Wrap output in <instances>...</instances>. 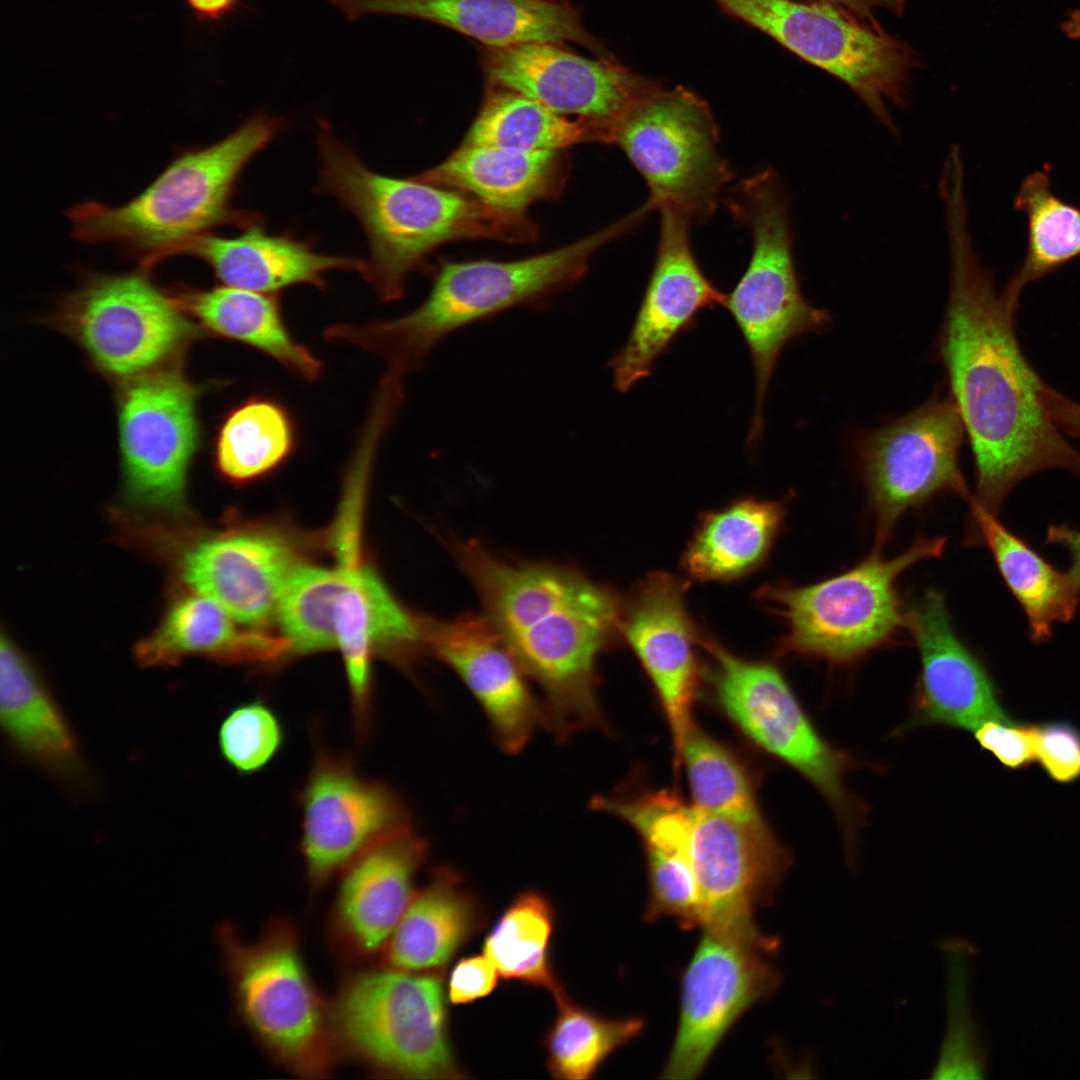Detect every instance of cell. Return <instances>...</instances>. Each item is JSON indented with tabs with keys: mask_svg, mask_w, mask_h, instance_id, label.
<instances>
[{
	"mask_svg": "<svg viewBox=\"0 0 1080 1080\" xmlns=\"http://www.w3.org/2000/svg\"><path fill=\"white\" fill-rule=\"evenodd\" d=\"M276 616L290 652L340 650L360 740L371 730L374 652L406 660L425 650L422 617L410 613L362 564L301 565L281 595Z\"/></svg>",
	"mask_w": 1080,
	"mask_h": 1080,
	"instance_id": "obj_6",
	"label": "cell"
},
{
	"mask_svg": "<svg viewBox=\"0 0 1080 1080\" xmlns=\"http://www.w3.org/2000/svg\"><path fill=\"white\" fill-rule=\"evenodd\" d=\"M171 296L209 334L252 347L306 382L320 378L321 360L290 332L277 294L223 285Z\"/></svg>",
	"mask_w": 1080,
	"mask_h": 1080,
	"instance_id": "obj_31",
	"label": "cell"
},
{
	"mask_svg": "<svg viewBox=\"0 0 1080 1080\" xmlns=\"http://www.w3.org/2000/svg\"><path fill=\"white\" fill-rule=\"evenodd\" d=\"M214 936L238 1021L287 1072L329 1077L339 1059L329 1004L310 977L296 925L274 917L255 940H247L225 922Z\"/></svg>",
	"mask_w": 1080,
	"mask_h": 1080,
	"instance_id": "obj_7",
	"label": "cell"
},
{
	"mask_svg": "<svg viewBox=\"0 0 1080 1080\" xmlns=\"http://www.w3.org/2000/svg\"><path fill=\"white\" fill-rule=\"evenodd\" d=\"M582 143L609 144V139L587 120L571 119L518 92L487 85L461 144L543 151L565 150Z\"/></svg>",
	"mask_w": 1080,
	"mask_h": 1080,
	"instance_id": "obj_36",
	"label": "cell"
},
{
	"mask_svg": "<svg viewBox=\"0 0 1080 1080\" xmlns=\"http://www.w3.org/2000/svg\"><path fill=\"white\" fill-rule=\"evenodd\" d=\"M296 446L288 410L271 398L254 396L233 407L214 442L217 472L232 483L259 479L283 464Z\"/></svg>",
	"mask_w": 1080,
	"mask_h": 1080,
	"instance_id": "obj_37",
	"label": "cell"
},
{
	"mask_svg": "<svg viewBox=\"0 0 1080 1080\" xmlns=\"http://www.w3.org/2000/svg\"><path fill=\"white\" fill-rule=\"evenodd\" d=\"M449 547L484 615L539 687L543 725L554 738L609 732L597 663L620 638L622 599L574 568L506 559L474 539H452Z\"/></svg>",
	"mask_w": 1080,
	"mask_h": 1080,
	"instance_id": "obj_2",
	"label": "cell"
},
{
	"mask_svg": "<svg viewBox=\"0 0 1080 1080\" xmlns=\"http://www.w3.org/2000/svg\"><path fill=\"white\" fill-rule=\"evenodd\" d=\"M349 19L392 14L429 21L485 47L527 42H572L599 58H613L585 28L567 0H329Z\"/></svg>",
	"mask_w": 1080,
	"mask_h": 1080,
	"instance_id": "obj_27",
	"label": "cell"
},
{
	"mask_svg": "<svg viewBox=\"0 0 1080 1080\" xmlns=\"http://www.w3.org/2000/svg\"><path fill=\"white\" fill-rule=\"evenodd\" d=\"M613 144L644 178L654 209L668 206L691 224L711 218L733 179L710 107L683 87H661L640 100Z\"/></svg>",
	"mask_w": 1080,
	"mask_h": 1080,
	"instance_id": "obj_14",
	"label": "cell"
},
{
	"mask_svg": "<svg viewBox=\"0 0 1080 1080\" xmlns=\"http://www.w3.org/2000/svg\"><path fill=\"white\" fill-rule=\"evenodd\" d=\"M484 921L482 906L460 873L438 867L416 889L380 956L381 965L440 975Z\"/></svg>",
	"mask_w": 1080,
	"mask_h": 1080,
	"instance_id": "obj_30",
	"label": "cell"
},
{
	"mask_svg": "<svg viewBox=\"0 0 1080 1080\" xmlns=\"http://www.w3.org/2000/svg\"><path fill=\"white\" fill-rule=\"evenodd\" d=\"M726 205L751 235L748 266L726 294L723 306L749 349L755 379L754 412L747 447L755 448L764 427L763 404L782 350L795 339L822 332L830 315L803 297L792 253L788 199L772 168L742 179Z\"/></svg>",
	"mask_w": 1080,
	"mask_h": 1080,
	"instance_id": "obj_9",
	"label": "cell"
},
{
	"mask_svg": "<svg viewBox=\"0 0 1080 1080\" xmlns=\"http://www.w3.org/2000/svg\"><path fill=\"white\" fill-rule=\"evenodd\" d=\"M1046 543L1061 546L1068 552L1071 561L1068 572L1080 585V531L1065 524L1050 526Z\"/></svg>",
	"mask_w": 1080,
	"mask_h": 1080,
	"instance_id": "obj_48",
	"label": "cell"
},
{
	"mask_svg": "<svg viewBox=\"0 0 1080 1080\" xmlns=\"http://www.w3.org/2000/svg\"><path fill=\"white\" fill-rule=\"evenodd\" d=\"M688 583L653 572L622 599L620 637L650 679L669 723L674 763L687 731L704 673L696 655L700 629L685 603Z\"/></svg>",
	"mask_w": 1080,
	"mask_h": 1080,
	"instance_id": "obj_20",
	"label": "cell"
},
{
	"mask_svg": "<svg viewBox=\"0 0 1080 1080\" xmlns=\"http://www.w3.org/2000/svg\"><path fill=\"white\" fill-rule=\"evenodd\" d=\"M711 1L844 82L894 129L890 107L904 103L915 64L905 43L825 1Z\"/></svg>",
	"mask_w": 1080,
	"mask_h": 1080,
	"instance_id": "obj_13",
	"label": "cell"
},
{
	"mask_svg": "<svg viewBox=\"0 0 1080 1080\" xmlns=\"http://www.w3.org/2000/svg\"><path fill=\"white\" fill-rule=\"evenodd\" d=\"M945 218L951 273L938 359L973 452V500L997 515L1012 489L1036 473L1060 469L1080 476V452L1046 411L1042 379L1020 348L1019 295L1007 286L998 293L979 262L966 204H948Z\"/></svg>",
	"mask_w": 1080,
	"mask_h": 1080,
	"instance_id": "obj_1",
	"label": "cell"
},
{
	"mask_svg": "<svg viewBox=\"0 0 1080 1080\" xmlns=\"http://www.w3.org/2000/svg\"><path fill=\"white\" fill-rule=\"evenodd\" d=\"M145 272L94 274L60 302L53 321L106 376L127 381L173 365L196 327Z\"/></svg>",
	"mask_w": 1080,
	"mask_h": 1080,
	"instance_id": "obj_15",
	"label": "cell"
},
{
	"mask_svg": "<svg viewBox=\"0 0 1080 1080\" xmlns=\"http://www.w3.org/2000/svg\"><path fill=\"white\" fill-rule=\"evenodd\" d=\"M689 858L701 895V927L754 920L759 907L773 902L792 865L790 851L765 820L741 821L694 806Z\"/></svg>",
	"mask_w": 1080,
	"mask_h": 1080,
	"instance_id": "obj_22",
	"label": "cell"
},
{
	"mask_svg": "<svg viewBox=\"0 0 1080 1080\" xmlns=\"http://www.w3.org/2000/svg\"><path fill=\"white\" fill-rule=\"evenodd\" d=\"M644 850L648 874L644 919L670 917L688 930L702 926L701 895L689 849L645 846Z\"/></svg>",
	"mask_w": 1080,
	"mask_h": 1080,
	"instance_id": "obj_42",
	"label": "cell"
},
{
	"mask_svg": "<svg viewBox=\"0 0 1080 1080\" xmlns=\"http://www.w3.org/2000/svg\"><path fill=\"white\" fill-rule=\"evenodd\" d=\"M679 767L686 770L694 807L741 821L764 820L742 761L695 723L682 742L674 764Z\"/></svg>",
	"mask_w": 1080,
	"mask_h": 1080,
	"instance_id": "obj_41",
	"label": "cell"
},
{
	"mask_svg": "<svg viewBox=\"0 0 1080 1080\" xmlns=\"http://www.w3.org/2000/svg\"><path fill=\"white\" fill-rule=\"evenodd\" d=\"M909 633L920 672L905 729L937 725L973 732L989 720H1010L983 663L955 632L941 592L929 589L909 609Z\"/></svg>",
	"mask_w": 1080,
	"mask_h": 1080,
	"instance_id": "obj_25",
	"label": "cell"
},
{
	"mask_svg": "<svg viewBox=\"0 0 1080 1080\" xmlns=\"http://www.w3.org/2000/svg\"><path fill=\"white\" fill-rule=\"evenodd\" d=\"M245 229L230 238L208 232L193 236L167 249L158 262L168 256H193L207 263L223 285L269 294L299 284L323 289L330 271L365 270L363 259L320 253L306 241L269 234L261 224Z\"/></svg>",
	"mask_w": 1080,
	"mask_h": 1080,
	"instance_id": "obj_28",
	"label": "cell"
},
{
	"mask_svg": "<svg viewBox=\"0 0 1080 1080\" xmlns=\"http://www.w3.org/2000/svg\"><path fill=\"white\" fill-rule=\"evenodd\" d=\"M1014 207L1028 220V244L1022 265L1007 286L1018 295L1031 282L1080 256V208L1050 190L1049 175L1034 171L1023 180Z\"/></svg>",
	"mask_w": 1080,
	"mask_h": 1080,
	"instance_id": "obj_40",
	"label": "cell"
},
{
	"mask_svg": "<svg viewBox=\"0 0 1080 1080\" xmlns=\"http://www.w3.org/2000/svg\"><path fill=\"white\" fill-rule=\"evenodd\" d=\"M787 515L784 501L744 496L702 514L682 567L700 582H730L760 568L780 534Z\"/></svg>",
	"mask_w": 1080,
	"mask_h": 1080,
	"instance_id": "obj_32",
	"label": "cell"
},
{
	"mask_svg": "<svg viewBox=\"0 0 1080 1080\" xmlns=\"http://www.w3.org/2000/svg\"><path fill=\"white\" fill-rule=\"evenodd\" d=\"M657 209L660 228L654 266L628 338L608 362L619 392L649 377L674 340L696 326L698 314L723 305L726 297L693 254L690 221L668 206Z\"/></svg>",
	"mask_w": 1080,
	"mask_h": 1080,
	"instance_id": "obj_21",
	"label": "cell"
},
{
	"mask_svg": "<svg viewBox=\"0 0 1080 1080\" xmlns=\"http://www.w3.org/2000/svg\"><path fill=\"white\" fill-rule=\"evenodd\" d=\"M480 61L487 85L518 92L558 114L587 120L607 134L609 144L629 111L662 87L614 58H585L560 43L484 47Z\"/></svg>",
	"mask_w": 1080,
	"mask_h": 1080,
	"instance_id": "obj_19",
	"label": "cell"
},
{
	"mask_svg": "<svg viewBox=\"0 0 1080 1080\" xmlns=\"http://www.w3.org/2000/svg\"><path fill=\"white\" fill-rule=\"evenodd\" d=\"M300 852L313 891L384 837L412 826L390 786L364 777L343 754L319 750L299 796Z\"/></svg>",
	"mask_w": 1080,
	"mask_h": 1080,
	"instance_id": "obj_18",
	"label": "cell"
},
{
	"mask_svg": "<svg viewBox=\"0 0 1080 1080\" xmlns=\"http://www.w3.org/2000/svg\"><path fill=\"white\" fill-rule=\"evenodd\" d=\"M340 1056L377 1076L461 1079L439 974L380 965L347 976L329 1003Z\"/></svg>",
	"mask_w": 1080,
	"mask_h": 1080,
	"instance_id": "obj_10",
	"label": "cell"
},
{
	"mask_svg": "<svg viewBox=\"0 0 1080 1080\" xmlns=\"http://www.w3.org/2000/svg\"><path fill=\"white\" fill-rule=\"evenodd\" d=\"M427 855L426 841L410 826L379 840L340 873L328 920V939L340 958L360 963L381 956Z\"/></svg>",
	"mask_w": 1080,
	"mask_h": 1080,
	"instance_id": "obj_24",
	"label": "cell"
},
{
	"mask_svg": "<svg viewBox=\"0 0 1080 1080\" xmlns=\"http://www.w3.org/2000/svg\"><path fill=\"white\" fill-rule=\"evenodd\" d=\"M235 621L217 602L194 592L178 599L159 627L138 643L136 658L152 667L176 664L190 655L234 662H271L289 653L284 637L243 631Z\"/></svg>",
	"mask_w": 1080,
	"mask_h": 1080,
	"instance_id": "obj_33",
	"label": "cell"
},
{
	"mask_svg": "<svg viewBox=\"0 0 1080 1080\" xmlns=\"http://www.w3.org/2000/svg\"><path fill=\"white\" fill-rule=\"evenodd\" d=\"M564 150L522 151L461 144L416 180L456 190L495 208L525 213L533 203L559 198L568 180Z\"/></svg>",
	"mask_w": 1080,
	"mask_h": 1080,
	"instance_id": "obj_29",
	"label": "cell"
},
{
	"mask_svg": "<svg viewBox=\"0 0 1080 1080\" xmlns=\"http://www.w3.org/2000/svg\"><path fill=\"white\" fill-rule=\"evenodd\" d=\"M500 976L485 953L462 958L449 974L448 999L454 1005H464L484 998L494 991Z\"/></svg>",
	"mask_w": 1080,
	"mask_h": 1080,
	"instance_id": "obj_46",
	"label": "cell"
},
{
	"mask_svg": "<svg viewBox=\"0 0 1080 1080\" xmlns=\"http://www.w3.org/2000/svg\"><path fill=\"white\" fill-rule=\"evenodd\" d=\"M301 566L293 547L264 531L215 535L191 546L180 561L183 581L221 605L238 623L260 626L276 610Z\"/></svg>",
	"mask_w": 1080,
	"mask_h": 1080,
	"instance_id": "obj_26",
	"label": "cell"
},
{
	"mask_svg": "<svg viewBox=\"0 0 1080 1080\" xmlns=\"http://www.w3.org/2000/svg\"><path fill=\"white\" fill-rule=\"evenodd\" d=\"M554 923L550 901L538 891H523L485 937L483 953L501 977L546 989L556 1000L566 991L551 962Z\"/></svg>",
	"mask_w": 1080,
	"mask_h": 1080,
	"instance_id": "obj_38",
	"label": "cell"
},
{
	"mask_svg": "<svg viewBox=\"0 0 1080 1080\" xmlns=\"http://www.w3.org/2000/svg\"><path fill=\"white\" fill-rule=\"evenodd\" d=\"M118 397L124 492L133 506L180 514L199 446L202 387L174 365L125 381Z\"/></svg>",
	"mask_w": 1080,
	"mask_h": 1080,
	"instance_id": "obj_17",
	"label": "cell"
},
{
	"mask_svg": "<svg viewBox=\"0 0 1080 1080\" xmlns=\"http://www.w3.org/2000/svg\"><path fill=\"white\" fill-rule=\"evenodd\" d=\"M974 540L991 552L1011 593L1028 621L1030 639L1047 642L1056 623L1073 619L1080 604V585L1057 570L1026 542L1007 529L996 515L971 498Z\"/></svg>",
	"mask_w": 1080,
	"mask_h": 1080,
	"instance_id": "obj_34",
	"label": "cell"
},
{
	"mask_svg": "<svg viewBox=\"0 0 1080 1080\" xmlns=\"http://www.w3.org/2000/svg\"><path fill=\"white\" fill-rule=\"evenodd\" d=\"M1061 29L1067 37L1080 39V10L1072 11L1062 23Z\"/></svg>",
	"mask_w": 1080,
	"mask_h": 1080,
	"instance_id": "obj_50",
	"label": "cell"
},
{
	"mask_svg": "<svg viewBox=\"0 0 1080 1080\" xmlns=\"http://www.w3.org/2000/svg\"><path fill=\"white\" fill-rule=\"evenodd\" d=\"M0 718L10 741L26 757L57 774L75 771L74 737L28 660L9 638L0 645Z\"/></svg>",
	"mask_w": 1080,
	"mask_h": 1080,
	"instance_id": "obj_35",
	"label": "cell"
},
{
	"mask_svg": "<svg viewBox=\"0 0 1080 1080\" xmlns=\"http://www.w3.org/2000/svg\"><path fill=\"white\" fill-rule=\"evenodd\" d=\"M946 539L918 536L903 552L884 558L879 549L854 567L809 585L767 584L760 600L784 624L781 655L851 666L909 632V609L898 591L901 575L939 557Z\"/></svg>",
	"mask_w": 1080,
	"mask_h": 1080,
	"instance_id": "obj_8",
	"label": "cell"
},
{
	"mask_svg": "<svg viewBox=\"0 0 1080 1080\" xmlns=\"http://www.w3.org/2000/svg\"><path fill=\"white\" fill-rule=\"evenodd\" d=\"M973 733L980 747L1008 769H1026L1036 761L1035 725L989 720Z\"/></svg>",
	"mask_w": 1080,
	"mask_h": 1080,
	"instance_id": "obj_45",
	"label": "cell"
},
{
	"mask_svg": "<svg viewBox=\"0 0 1080 1080\" xmlns=\"http://www.w3.org/2000/svg\"><path fill=\"white\" fill-rule=\"evenodd\" d=\"M282 129V120L256 113L222 140L182 154L128 203L70 209L73 237L139 252L146 269L167 249L212 227L261 224L255 213L234 208L232 196L245 167Z\"/></svg>",
	"mask_w": 1080,
	"mask_h": 1080,
	"instance_id": "obj_5",
	"label": "cell"
},
{
	"mask_svg": "<svg viewBox=\"0 0 1080 1080\" xmlns=\"http://www.w3.org/2000/svg\"><path fill=\"white\" fill-rule=\"evenodd\" d=\"M965 428L948 394H935L913 412L860 435L857 469L874 520L876 549L906 512L931 499L972 498L959 467Z\"/></svg>",
	"mask_w": 1080,
	"mask_h": 1080,
	"instance_id": "obj_16",
	"label": "cell"
},
{
	"mask_svg": "<svg viewBox=\"0 0 1080 1080\" xmlns=\"http://www.w3.org/2000/svg\"><path fill=\"white\" fill-rule=\"evenodd\" d=\"M425 651L451 668L485 713L497 744L518 753L543 725L542 702L503 637L483 615L423 617Z\"/></svg>",
	"mask_w": 1080,
	"mask_h": 1080,
	"instance_id": "obj_23",
	"label": "cell"
},
{
	"mask_svg": "<svg viewBox=\"0 0 1080 1080\" xmlns=\"http://www.w3.org/2000/svg\"><path fill=\"white\" fill-rule=\"evenodd\" d=\"M556 1002V1016L544 1037L547 1069L556 1079L591 1078L612 1053L636 1039L645 1027L640 1017H605L567 995Z\"/></svg>",
	"mask_w": 1080,
	"mask_h": 1080,
	"instance_id": "obj_39",
	"label": "cell"
},
{
	"mask_svg": "<svg viewBox=\"0 0 1080 1080\" xmlns=\"http://www.w3.org/2000/svg\"><path fill=\"white\" fill-rule=\"evenodd\" d=\"M622 234L616 222L519 260L443 263L427 298L413 311L393 319L335 324L324 336L374 353L387 362L389 371L404 376L421 368L438 342L459 328L513 307H538L575 285L587 273L592 255Z\"/></svg>",
	"mask_w": 1080,
	"mask_h": 1080,
	"instance_id": "obj_4",
	"label": "cell"
},
{
	"mask_svg": "<svg viewBox=\"0 0 1080 1080\" xmlns=\"http://www.w3.org/2000/svg\"><path fill=\"white\" fill-rule=\"evenodd\" d=\"M283 739L284 731L277 715L258 701L232 710L219 730L223 757L243 774L264 768L279 752Z\"/></svg>",
	"mask_w": 1080,
	"mask_h": 1080,
	"instance_id": "obj_43",
	"label": "cell"
},
{
	"mask_svg": "<svg viewBox=\"0 0 1080 1080\" xmlns=\"http://www.w3.org/2000/svg\"><path fill=\"white\" fill-rule=\"evenodd\" d=\"M838 7L862 22L871 26H878L875 21L877 11H886L901 15L905 9L906 0H821Z\"/></svg>",
	"mask_w": 1080,
	"mask_h": 1080,
	"instance_id": "obj_47",
	"label": "cell"
},
{
	"mask_svg": "<svg viewBox=\"0 0 1080 1080\" xmlns=\"http://www.w3.org/2000/svg\"><path fill=\"white\" fill-rule=\"evenodd\" d=\"M699 644L710 658L706 677L719 710L753 744L822 794L838 820L846 852H856L866 807L847 788L846 776L864 764L822 737L777 666L737 656L703 630Z\"/></svg>",
	"mask_w": 1080,
	"mask_h": 1080,
	"instance_id": "obj_11",
	"label": "cell"
},
{
	"mask_svg": "<svg viewBox=\"0 0 1080 1080\" xmlns=\"http://www.w3.org/2000/svg\"><path fill=\"white\" fill-rule=\"evenodd\" d=\"M779 945L754 920L702 927L681 975L677 1029L661 1078H697L735 1023L776 992Z\"/></svg>",
	"mask_w": 1080,
	"mask_h": 1080,
	"instance_id": "obj_12",
	"label": "cell"
},
{
	"mask_svg": "<svg viewBox=\"0 0 1080 1080\" xmlns=\"http://www.w3.org/2000/svg\"><path fill=\"white\" fill-rule=\"evenodd\" d=\"M1035 753L1045 773L1055 782L1070 784L1080 778V730L1068 722L1035 725Z\"/></svg>",
	"mask_w": 1080,
	"mask_h": 1080,
	"instance_id": "obj_44",
	"label": "cell"
},
{
	"mask_svg": "<svg viewBox=\"0 0 1080 1080\" xmlns=\"http://www.w3.org/2000/svg\"><path fill=\"white\" fill-rule=\"evenodd\" d=\"M238 0H185L193 15L202 21L222 19L232 11Z\"/></svg>",
	"mask_w": 1080,
	"mask_h": 1080,
	"instance_id": "obj_49",
	"label": "cell"
},
{
	"mask_svg": "<svg viewBox=\"0 0 1080 1080\" xmlns=\"http://www.w3.org/2000/svg\"><path fill=\"white\" fill-rule=\"evenodd\" d=\"M319 190L358 220L368 241L364 279L382 302L404 295L406 280L428 255L451 241H535L538 229L525 213L490 206L465 193L369 169L325 121H319Z\"/></svg>",
	"mask_w": 1080,
	"mask_h": 1080,
	"instance_id": "obj_3",
	"label": "cell"
}]
</instances>
